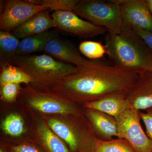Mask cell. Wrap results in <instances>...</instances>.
<instances>
[{"mask_svg": "<svg viewBox=\"0 0 152 152\" xmlns=\"http://www.w3.org/2000/svg\"><path fill=\"white\" fill-rule=\"evenodd\" d=\"M139 111L127 110L117 118L119 137L124 139L136 152H152V140L144 132Z\"/></svg>", "mask_w": 152, "mask_h": 152, "instance_id": "8", "label": "cell"}, {"mask_svg": "<svg viewBox=\"0 0 152 152\" xmlns=\"http://www.w3.org/2000/svg\"><path fill=\"white\" fill-rule=\"evenodd\" d=\"M73 12L93 24L105 28L111 34H119L124 26L118 0H81Z\"/></svg>", "mask_w": 152, "mask_h": 152, "instance_id": "5", "label": "cell"}, {"mask_svg": "<svg viewBox=\"0 0 152 152\" xmlns=\"http://www.w3.org/2000/svg\"><path fill=\"white\" fill-rule=\"evenodd\" d=\"M105 42L113 66L138 74L152 71V50L130 25L124 23L119 34L108 32Z\"/></svg>", "mask_w": 152, "mask_h": 152, "instance_id": "2", "label": "cell"}, {"mask_svg": "<svg viewBox=\"0 0 152 152\" xmlns=\"http://www.w3.org/2000/svg\"><path fill=\"white\" fill-rule=\"evenodd\" d=\"M20 41L12 32L0 31L1 65L10 64L16 55Z\"/></svg>", "mask_w": 152, "mask_h": 152, "instance_id": "20", "label": "cell"}, {"mask_svg": "<svg viewBox=\"0 0 152 152\" xmlns=\"http://www.w3.org/2000/svg\"><path fill=\"white\" fill-rule=\"evenodd\" d=\"M126 91L113 92L98 100L84 104V108L94 109L117 118L124 112L131 109L126 98Z\"/></svg>", "mask_w": 152, "mask_h": 152, "instance_id": "14", "label": "cell"}, {"mask_svg": "<svg viewBox=\"0 0 152 152\" xmlns=\"http://www.w3.org/2000/svg\"><path fill=\"white\" fill-rule=\"evenodd\" d=\"M141 119L146 128V133L148 137L152 140V108L147 109L145 112L139 111Z\"/></svg>", "mask_w": 152, "mask_h": 152, "instance_id": "26", "label": "cell"}, {"mask_svg": "<svg viewBox=\"0 0 152 152\" xmlns=\"http://www.w3.org/2000/svg\"><path fill=\"white\" fill-rule=\"evenodd\" d=\"M52 17L56 23L57 28L80 37H93L104 34L107 31L105 28L81 19L72 11H55Z\"/></svg>", "mask_w": 152, "mask_h": 152, "instance_id": "10", "label": "cell"}, {"mask_svg": "<svg viewBox=\"0 0 152 152\" xmlns=\"http://www.w3.org/2000/svg\"><path fill=\"white\" fill-rule=\"evenodd\" d=\"M145 1L152 15V0H145Z\"/></svg>", "mask_w": 152, "mask_h": 152, "instance_id": "28", "label": "cell"}, {"mask_svg": "<svg viewBox=\"0 0 152 152\" xmlns=\"http://www.w3.org/2000/svg\"><path fill=\"white\" fill-rule=\"evenodd\" d=\"M124 23L152 32V15L145 0H118Z\"/></svg>", "mask_w": 152, "mask_h": 152, "instance_id": "11", "label": "cell"}, {"mask_svg": "<svg viewBox=\"0 0 152 152\" xmlns=\"http://www.w3.org/2000/svg\"><path fill=\"white\" fill-rule=\"evenodd\" d=\"M84 112L99 140L109 141L114 137L118 138V122L115 117L94 109L84 108Z\"/></svg>", "mask_w": 152, "mask_h": 152, "instance_id": "13", "label": "cell"}, {"mask_svg": "<svg viewBox=\"0 0 152 152\" xmlns=\"http://www.w3.org/2000/svg\"><path fill=\"white\" fill-rule=\"evenodd\" d=\"M138 77L135 72L91 60L86 65L78 67L76 72L61 79L52 92L83 107L113 92L128 91Z\"/></svg>", "mask_w": 152, "mask_h": 152, "instance_id": "1", "label": "cell"}, {"mask_svg": "<svg viewBox=\"0 0 152 152\" xmlns=\"http://www.w3.org/2000/svg\"><path fill=\"white\" fill-rule=\"evenodd\" d=\"M39 115L52 130L65 143L71 152L94 151L99 139L84 112L65 115Z\"/></svg>", "mask_w": 152, "mask_h": 152, "instance_id": "4", "label": "cell"}, {"mask_svg": "<svg viewBox=\"0 0 152 152\" xmlns=\"http://www.w3.org/2000/svg\"><path fill=\"white\" fill-rule=\"evenodd\" d=\"M1 100L7 103H14L18 100L22 87L17 83H7L0 86Z\"/></svg>", "mask_w": 152, "mask_h": 152, "instance_id": "25", "label": "cell"}, {"mask_svg": "<svg viewBox=\"0 0 152 152\" xmlns=\"http://www.w3.org/2000/svg\"><path fill=\"white\" fill-rule=\"evenodd\" d=\"M0 152H7L4 144L2 141H0Z\"/></svg>", "mask_w": 152, "mask_h": 152, "instance_id": "29", "label": "cell"}, {"mask_svg": "<svg viewBox=\"0 0 152 152\" xmlns=\"http://www.w3.org/2000/svg\"><path fill=\"white\" fill-rule=\"evenodd\" d=\"M49 10L42 11L14 29L12 33L19 39L37 34L57 27L56 21L49 14Z\"/></svg>", "mask_w": 152, "mask_h": 152, "instance_id": "16", "label": "cell"}, {"mask_svg": "<svg viewBox=\"0 0 152 152\" xmlns=\"http://www.w3.org/2000/svg\"><path fill=\"white\" fill-rule=\"evenodd\" d=\"M10 64L20 68L29 76L30 86L44 92H52L61 79L78 70L77 67L74 65L45 54L15 55Z\"/></svg>", "mask_w": 152, "mask_h": 152, "instance_id": "3", "label": "cell"}, {"mask_svg": "<svg viewBox=\"0 0 152 152\" xmlns=\"http://www.w3.org/2000/svg\"><path fill=\"white\" fill-rule=\"evenodd\" d=\"M45 10H49L48 8L26 1H6L4 11L0 17V30L12 32L36 14Z\"/></svg>", "mask_w": 152, "mask_h": 152, "instance_id": "9", "label": "cell"}, {"mask_svg": "<svg viewBox=\"0 0 152 152\" xmlns=\"http://www.w3.org/2000/svg\"><path fill=\"white\" fill-rule=\"evenodd\" d=\"M150 48L152 50V32L146 31L135 27H131Z\"/></svg>", "mask_w": 152, "mask_h": 152, "instance_id": "27", "label": "cell"}, {"mask_svg": "<svg viewBox=\"0 0 152 152\" xmlns=\"http://www.w3.org/2000/svg\"><path fill=\"white\" fill-rule=\"evenodd\" d=\"M7 152H45L28 134L18 138L5 136L1 139Z\"/></svg>", "mask_w": 152, "mask_h": 152, "instance_id": "19", "label": "cell"}, {"mask_svg": "<svg viewBox=\"0 0 152 152\" xmlns=\"http://www.w3.org/2000/svg\"><path fill=\"white\" fill-rule=\"evenodd\" d=\"M28 2L45 6L50 11H73L79 0H28Z\"/></svg>", "mask_w": 152, "mask_h": 152, "instance_id": "23", "label": "cell"}, {"mask_svg": "<svg viewBox=\"0 0 152 152\" xmlns=\"http://www.w3.org/2000/svg\"><path fill=\"white\" fill-rule=\"evenodd\" d=\"M44 51L56 60L78 67L86 65L91 61L82 56L77 50L70 43L58 37L47 44Z\"/></svg>", "mask_w": 152, "mask_h": 152, "instance_id": "15", "label": "cell"}, {"mask_svg": "<svg viewBox=\"0 0 152 152\" xmlns=\"http://www.w3.org/2000/svg\"><path fill=\"white\" fill-rule=\"evenodd\" d=\"M18 101L40 115L80 114L84 108L53 92H44L34 89L29 85L22 87Z\"/></svg>", "mask_w": 152, "mask_h": 152, "instance_id": "6", "label": "cell"}, {"mask_svg": "<svg viewBox=\"0 0 152 152\" xmlns=\"http://www.w3.org/2000/svg\"><path fill=\"white\" fill-rule=\"evenodd\" d=\"M1 129L6 137L18 138L28 134L26 122L23 115L17 113L8 114L1 123Z\"/></svg>", "mask_w": 152, "mask_h": 152, "instance_id": "18", "label": "cell"}, {"mask_svg": "<svg viewBox=\"0 0 152 152\" xmlns=\"http://www.w3.org/2000/svg\"><path fill=\"white\" fill-rule=\"evenodd\" d=\"M57 37L56 31H48L25 38L20 41L16 55H28L44 51L47 44Z\"/></svg>", "mask_w": 152, "mask_h": 152, "instance_id": "17", "label": "cell"}, {"mask_svg": "<svg viewBox=\"0 0 152 152\" xmlns=\"http://www.w3.org/2000/svg\"><path fill=\"white\" fill-rule=\"evenodd\" d=\"M131 108L138 111L152 108V71L139 74L138 79L126 92Z\"/></svg>", "mask_w": 152, "mask_h": 152, "instance_id": "12", "label": "cell"}, {"mask_svg": "<svg viewBox=\"0 0 152 152\" xmlns=\"http://www.w3.org/2000/svg\"><path fill=\"white\" fill-rule=\"evenodd\" d=\"M0 86L7 83H24L28 86L31 80L20 68L10 64L1 65Z\"/></svg>", "mask_w": 152, "mask_h": 152, "instance_id": "21", "label": "cell"}, {"mask_svg": "<svg viewBox=\"0 0 152 152\" xmlns=\"http://www.w3.org/2000/svg\"><path fill=\"white\" fill-rule=\"evenodd\" d=\"M28 129V134L45 152H71L65 143L52 130L40 115L20 105Z\"/></svg>", "mask_w": 152, "mask_h": 152, "instance_id": "7", "label": "cell"}, {"mask_svg": "<svg viewBox=\"0 0 152 152\" xmlns=\"http://www.w3.org/2000/svg\"><path fill=\"white\" fill-rule=\"evenodd\" d=\"M79 49L84 56L91 59L101 58L106 53L104 46L94 41H84L79 45Z\"/></svg>", "mask_w": 152, "mask_h": 152, "instance_id": "24", "label": "cell"}, {"mask_svg": "<svg viewBox=\"0 0 152 152\" xmlns=\"http://www.w3.org/2000/svg\"><path fill=\"white\" fill-rule=\"evenodd\" d=\"M93 152H136L124 139L117 138L110 140H98Z\"/></svg>", "mask_w": 152, "mask_h": 152, "instance_id": "22", "label": "cell"}]
</instances>
